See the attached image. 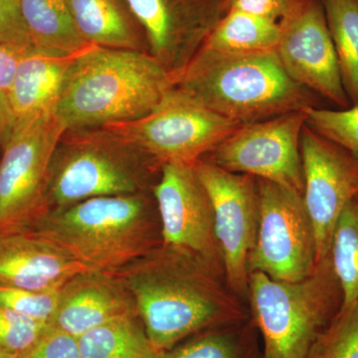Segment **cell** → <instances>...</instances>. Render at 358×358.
Masks as SVG:
<instances>
[{
	"label": "cell",
	"mask_w": 358,
	"mask_h": 358,
	"mask_svg": "<svg viewBox=\"0 0 358 358\" xmlns=\"http://www.w3.org/2000/svg\"><path fill=\"white\" fill-rule=\"evenodd\" d=\"M260 219L250 273L275 281L298 282L315 272L317 244L303 194L287 186L257 178Z\"/></svg>",
	"instance_id": "obj_9"
},
{
	"label": "cell",
	"mask_w": 358,
	"mask_h": 358,
	"mask_svg": "<svg viewBox=\"0 0 358 358\" xmlns=\"http://www.w3.org/2000/svg\"><path fill=\"white\" fill-rule=\"evenodd\" d=\"M20 358H82L78 338L49 327L37 345Z\"/></svg>",
	"instance_id": "obj_31"
},
{
	"label": "cell",
	"mask_w": 358,
	"mask_h": 358,
	"mask_svg": "<svg viewBox=\"0 0 358 358\" xmlns=\"http://www.w3.org/2000/svg\"><path fill=\"white\" fill-rule=\"evenodd\" d=\"M162 245L215 268L221 262L210 197L194 166L166 164L152 188ZM222 263V262H221Z\"/></svg>",
	"instance_id": "obj_12"
},
{
	"label": "cell",
	"mask_w": 358,
	"mask_h": 358,
	"mask_svg": "<svg viewBox=\"0 0 358 358\" xmlns=\"http://www.w3.org/2000/svg\"><path fill=\"white\" fill-rule=\"evenodd\" d=\"M263 358H270V357H268L267 355H265V353H264Z\"/></svg>",
	"instance_id": "obj_36"
},
{
	"label": "cell",
	"mask_w": 358,
	"mask_h": 358,
	"mask_svg": "<svg viewBox=\"0 0 358 358\" xmlns=\"http://www.w3.org/2000/svg\"><path fill=\"white\" fill-rule=\"evenodd\" d=\"M308 110L242 124L204 159L231 173L272 181L303 194L301 138Z\"/></svg>",
	"instance_id": "obj_10"
},
{
	"label": "cell",
	"mask_w": 358,
	"mask_h": 358,
	"mask_svg": "<svg viewBox=\"0 0 358 358\" xmlns=\"http://www.w3.org/2000/svg\"><path fill=\"white\" fill-rule=\"evenodd\" d=\"M76 55L35 46L25 52L13 86L6 93L15 120L55 114L66 73Z\"/></svg>",
	"instance_id": "obj_18"
},
{
	"label": "cell",
	"mask_w": 358,
	"mask_h": 358,
	"mask_svg": "<svg viewBox=\"0 0 358 358\" xmlns=\"http://www.w3.org/2000/svg\"><path fill=\"white\" fill-rule=\"evenodd\" d=\"M329 257L343 292V306L358 301V195L336 221Z\"/></svg>",
	"instance_id": "obj_25"
},
{
	"label": "cell",
	"mask_w": 358,
	"mask_h": 358,
	"mask_svg": "<svg viewBox=\"0 0 358 358\" xmlns=\"http://www.w3.org/2000/svg\"><path fill=\"white\" fill-rule=\"evenodd\" d=\"M0 42L23 48L33 46L21 13L20 0H0Z\"/></svg>",
	"instance_id": "obj_30"
},
{
	"label": "cell",
	"mask_w": 358,
	"mask_h": 358,
	"mask_svg": "<svg viewBox=\"0 0 358 358\" xmlns=\"http://www.w3.org/2000/svg\"><path fill=\"white\" fill-rule=\"evenodd\" d=\"M194 169L210 197L226 279L233 291L246 293L249 256L255 246L260 219L258 181L248 174L226 171L204 157Z\"/></svg>",
	"instance_id": "obj_11"
},
{
	"label": "cell",
	"mask_w": 358,
	"mask_h": 358,
	"mask_svg": "<svg viewBox=\"0 0 358 358\" xmlns=\"http://www.w3.org/2000/svg\"><path fill=\"white\" fill-rule=\"evenodd\" d=\"M150 192L84 200L44 213L31 229L90 270L117 275L162 244Z\"/></svg>",
	"instance_id": "obj_3"
},
{
	"label": "cell",
	"mask_w": 358,
	"mask_h": 358,
	"mask_svg": "<svg viewBox=\"0 0 358 358\" xmlns=\"http://www.w3.org/2000/svg\"><path fill=\"white\" fill-rule=\"evenodd\" d=\"M162 358H259V355L249 327L237 324L195 334L182 345L162 353Z\"/></svg>",
	"instance_id": "obj_24"
},
{
	"label": "cell",
	"mask_w": 358,
	"mask_h": 358,
	"mask_svg": "<svg viewBox=\"0 0 358 358\" xmlns=\"http://www.w3.org/2000/svg\"><path fill=\"white\" fill-rule=\"evenodd\" d=\"M350 105L358 106V1L322 0Z\"/></svg>",
	"instance_id": "obj_23"
},
{
	"label": "cell",
	"mask_w": 358,
	"mask_h": 358,
	"mask_svg": "<svg viewBox=\"0 0 358 358\" xmlns=\"http://www.w3.org/2000/svg\"><path fill=\"white\" fill-rule=\"evenodd\" d=\"M33 46L75 55L93 45L78 31L66 0H20Z\"/></svg>",
	"instance_id": "obj_21"
},
{
	"label": "cell",
	"mask_w": 358,
	"mask_h": 358,
	"mask_svg": "<svg viewBox=\"0 0 358 358\" xmlns=\"http://www.w3.org/2000/svg\"><path fill=\"white\" fill-rule=\"evenodd\" d=\"M90 270L31 228L0 232V288L54 291Z\"/></svg>",
	"instance_id": "obj_16"
},
{
	"label": "cell",
	"mask_w": 358,
	"mask_h": 358,
	"mask_svg": "<svg viewBox=\"0 0 358 358\" xmlns=\"http://www.w3.org/2000/svg\"><path fill=\"white\" fill-rule=\"evenodd\" d=\"M15 115L11 109L6 93L0 92V147H2L11 131H13Z\"/></svg>",
	"instance_id": "obj_34"
},
{
	"label": "cell",
	"mask_w": 358,
	"mask_h": 358,
	"mask_svg": "<svg viewBox=\"0 0 358 358\" xmlns=\"http://www.w3.org/2000/svg\"><path fill=\"white\" fill-rule=\"evenodd\" d=\"M82 358H162L138 313L124 315L78 338Z\"/></svg>",
	"instance_id": "obj_22"
},
{
	"label": "cell",
	"mask_w": 358,
	"mask_h": 358,
	"mask_svg": "<svg viewBox=\"0 0 358 358\" xmlns=\"http://www.w3.org/2000/svg\"><path fill=\"white\" fill-rule=\"evenodd\" d=\"M136 312L133 296L117 275L86 270L59 289L50 327L79 338L92 329Z\"/></svg>",
	"instance_id": "obj_17"
},
{
	"label": "cell",
	"mask_w": 358,
	"mask_h": 358,
	"mask_svg": "<svg viewBox=\"0 0 358 358\" xmlns=\"http://www.w3.org/2000/svg\"><path fill=\"white\" fill-rule=\"evenodd\" d=\"M140 25L148 52L174 82L225 13V0H124Z\"/></svg>",
	"instance_id": "obj_15"
},
{
	"label": "cell",
	"mask_w": 358,
	"mask_h": 358,
	"mask_svg": "<svg viewBox=\"0 0 358 358\" xmlns=\"http://www.w3.org/2000/svg\"><path fill=\"white\" fill-rule=\"evenodd\" d=\"M59 289L30 291L0 288V306L11 308L29 319L50 326L57 308Z\"/></svg>",
	"instance_id": "obj_29"
},
{
	"label": "cell",
	"mask_w": 358,
	"mask_h": 358,
	"mask_svg": "<svg viewBox=\"0 0 358 358\" xmlns=\"http://www.w3.org/2000/svg\"><path fill=\"white\" fill-rule=\"evenodd\" d=\"M173 86V75L148 52L93 45L73 59L55 115L66 131L131 122Z\"/></svg>",
	"instance_id": "obj_2"
},
{
	"label": "cell",
	"mask_w": 358,
	"mask_h": 358,
	"mask_svg": "<svg viewBox=\"0 0 358 358\" xmlns=\"http://www.w3.org/2000/svg\"><path fill=\"white\" fill-rule=\"evenodd\" d=\"M303 199L312 221L317 263L329 256L336 221L358 195V159L306 122L301 138Z\"/></svg>",
	"instance_id": "obj_14"
},
{
	"label": "cell",
	"mask_w": 358,
	"mask_h": 358,
	"mask_svg": "<svg viewBox=\"0 0 358 358\" xmlns=\"http://www.w3.org/2000/svg\"><path fill=\"white\" fill-rule=\"evenodd\" d=\"M307 358H358V301L341 306Z\"/></svg>",
	"instance_id": "obj_26"
},
{
	"label": "cell",
	"mask_w": 358,
	"mask_h": 358,
	"mask_svg": "<svg viewBox=\"0 0 358 358\" xmlns=\"http://www.w3.org/2000/svg\"><path fill=\"white\" fill-rule=\"evenodd\" d=\"M159 171L152 160L110 129L66 131L49 171L47 211L95 197L150 192L154 174Z\"/></svg>",
	"instance_id": "obj_5"
},
{
	"label": "cell",
	"mask_w": 358,
	"mask_h": 358,
	"mask_svg": "<svg viewBox=\"0 0 358 358\" xmlns=\"http://www.w3.org/2000/svg\"><path fill=\"white\" fill-rule=\"evenodd\" d=\"M357 1H358V0H357Z\"/></svg>",
	"instance_id": "obj_37"
},
{
	"label": "cell",
	"mask_w": 358,
	"mask_h": 358,
	"mask_svg": "<svg viewBox=\"0 0 358 358\" xmlns=\"http://www.w3.org/2000/svg\"><path fill=\"white\" fill-rule=\"evenodd\" d=\"M174 87L241 124L319 108V96L289 76L275 52L224 56L199 52Z\"/></svg>",
	"instance_id": "obj_4"
},
{
	"label": "cell",
	"mask_w": 358,
	"mask_h": 358,
	"mask_svg": "<svg viewBox=\"0 0 358 358\" xmlns=\"http://www.w3.org/2000/svg\"><path fill=\"white\" fill-rule=\"evenodd\" d=\"M279 23L275 53L289 76L341 109L350 108L322 0H293Z\"/></svg>",
	"instance_id": "obj_13"
},
{
	"label": "cell",
	"mask_w": 358,
	"mask_h": 358,
	"mask_svg": "<svg viewBox=\"0 0 358 358\" xmlns=\"http://www.w3.org/2000/svg\"><path fill=\"white\" fill-rule=\"evenodd\" d=\"M248 291L264 353L270 358H307L343 306L329 256L301 281H275L263 273H250Z\"/></svg>",
	"instance_id": "obj_6"
},
{
	"label": "cell",
	"mask_w": 358,
	"mask_h": 358,
	"mask_svg": "<svg viewBox=\"0 0 358 358\" xmlns=\"http://www.w3.org/2000/svg\"><path fill=\"white\" fill-rule=\"evenodd\" d=\"M49 324L29 319L0 306V348L13 355H25L43 338Z\"/></svg>",
	"instance_id": "obj_28"
},
{
	"label": "cell",
	"mask_w": 358,
	"mask_h": 358,
	"mask_svg": "<svg viewBox=\"0 0 358 358\" xmlns=\"http://www.w3.org/2000/svg\"><path fill=\"white\" fill-rule=\"evenodd\" d=\"M240 126L173 86L148 115L103 128L121 136L160 169L166 164L194 166Z\"/></svg>",
	"instance_id": "obj_7"
},
{
	"label": "cell",
	"mask_w": 358,
	"mask_h": 358,
	"mask_svg": "<svg viewBox=\"0 0 358 358\" xmlns=\"http://www.w3.org/2000/svg\"><path fill=\"white\" fill-rule=\"evenodd\" d=\"M66 129L55 114L15 120L0 157V232L30 228L46 213L54 152Z\"/></svg>",
	"instance_id": "obj_8"
},
{
	"label": "cell",
	"mask_w": 358,
	"mask_h": 358,
	"mask_svg": "<svg viewBox=\"0 0 358 358\" xmlns=\"http://www.w3.org/2000/svg\"><path fill=\"white\" fill-rule=\"evenodd\" d=\"M306 122L315 133L358 159V106L338 110L312 108L308 110Z\"/></svg>",
	"instance_id": "obj_27"
},
{
	"label": "cell",
	"mask_w": 358,
	"mask_h": 358,
	"mask_svg": "<svg viewBox=\"0 0 358 358\" xmlns=\"http://www.w3.org/2000/svg\"><path fill=\"white\" fill-rule=\"evenodd\" d=\"M293 0H225L227 11H241L266 20L280 22L289 13Z\"/></svg>",
	"instance_id": "obj_32"
},
{
	"label": "cell",
	"mask_w": 358,
	"mask_h": 358,
	"mask_svg": "<svg viewBox=\"0 0 358 358\" xmlns=\"http://www.w3.org/2000/svg\"><path fill=\"white\" fill-rule=\"evenodd\" d=\"M213 271L195 257L160 244L117 274L160 352L188 336L241 322L243 313Z\"/></svg>",
	"instance_id": "obj_1"
},
{
	"label": "cell",
	"mask_w": 358,
	"mask_h": 358,
	"mask_svg": "<svg viewBox=\"0 0 358 358\" xmlns=\"http://www.w3.org/2000/svg\"><path fill=\"white\" fill-rule=\"evenodd\" d=\"M0 358H20V357H18V355H13V353L7 352L6 350L0 348Z\"/></svg>",
	"instance_id": "obj_35"
},
{
	"label": "cell",
	"mask_w": 358,
	"mask_h": 358,
	"mask_svg": "<svg viewBox=\"0 0 358 358\" xmlns=\"http://www.w3.org/2000/svg\"><path fill=\"white\" fill-rule=\"evenodd\" d=\"M78 31L88 43L147 51L143 30L124 0H66Z\"/></svg>",
	"instance_id": "obj_19"
},
{
	"label": "cell",
	"mask_w": 358,
	"mask_h": 358,
	"mask_svg": "<svg viewBox=\"0 0 358 358\" xmlns=\"http://www.w3.org/2000/svg\"><path fill=\"white\" fill-rule=\"evenodd\" d=\"M280 23L241 11H227L199 52L214 55H250L277 50Z\"/></svg>",
	"instance_id": "obj_20"
},
{
	"label": "cell",
	"mask_w": 358,
	"mask_h": 358,
	"mask_svg": "<svg viewBox=\"0 0 358 358\" xmlns=\"http://www.w3.org/2000/svg\"><path fill=\"white\" fill-rule=\"evenodd\" d=\"M29 48L0 42V92L7 93L11 88L21 60Z\"/></svg>",
	"instance_id": "obj_33"
}]
</instances>
